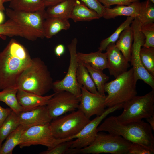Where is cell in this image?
Masks as SVG:
<instances>
[{
  "instance_id": "6da1fadb",
  "label": "cell",
  "mask_w": 154,
  "mask_h": 154,
  "mask_svg": "<svg viewBox=\"0 0 154 154\" xmlns=\"http://www.w3.org/2000/svg\"><path fill=\"white\" fill-rule=\"evenodd\" d=\"M32 59L26 48L11 39L0 53V90L17 86L19 76Z\"/></svg>"
},
{
  "instance_id": "7a4b0ae2",
  "label": "cell",
  "mask_w": 154,
  "mask_h": 154,
  "mask_svg": "<svg viewBox=\"0 0 154 154\" xmlns=\"http://www.w3.org/2000/svg\"><path fill=\"white\" fill-rule=\"evenodd\" d=\"M150 126L142 120L124 124L116 116L105 119L98 127V132H107L121 136L132 143H138L154 151V137Z\"/></svg>"
},
{
  "instance_id": "3957f363",
  "label": "cell",
  "mask_w": 154,
  "mask_h": 154,
  "mask_svg": "<svg viewBox=\"0 0 154 154\" xmlns=\"http://www.w3.org/2000/svg\"><path fill=\"white\" fill-rule=\"evenodd\" d=\"M53 79L47 66L39 58H32L30 64L17 81L18 89L44 96L52 89Z\"/></svg>"
},
{
  "instance_id": "277c9868",
  "label": "cell",
  "mask_w": 154,
  "mask_h": 154,
  "mask_svg": "<svg viewBox=\"0 0 154 154\" xmlns=\"http://www.w3.org/2000/svg\"><path fill=\"white\" fill-rule=\"evenodd\" d=\"M137 81L132 68L114 80L106 83L104 87L105 92L108 93L105 100L106 106L124 103L136 96Z\"/></svg>"
},
{
  "instance_id": "5b68a950",
  "label": "cell",
  "mask_w": 154,
  "mask_h": 154,
  "mask_svg": "<svg viewBox=\"0 0 154 154\" xmlns=\"http://www.w3.org/2000/svg\"><path fill=\"white\" fill-rule=\"evenodd\" d=\"M131 143L120 136L99 132L89 145L80 149H70L66 154H128Z\"/></svg>"
},
{
  "instance_id": "8992f818",
  "label": "cell",
  "mask_w": 154,
  "mask_h": 154,
  "mask_svg": "<svg viewBox=\"0 0 154 154\" xmlns=\"http://www.w3.org/2000/svg\"><path fill=\"white\" fill-rule=\"evenodd\" d=\"M154 90L142 96H136L123 105L122 112L116 116L120 122L126 124L149 118L154 114Z\"/></svg>"
},
{
  "instance_id": "52a82bcc",
  "label": "cell",
  "mask_w": 154,
  "mask_h": 154,
  "mask_svg": "<svg viewBox=\"0 0 154 154\" xmlns=\"http://www.w3.org/2000/svg\"><path fill=\"white\" fill-rule=\"evenodd\" d=\"M90 120L78 109L52 119L50 126L56 139L67 141L72 140V137L77 134Z\"/></svg>"
},
{
  "instance_id": "ba28073f",
  "label": "cell",
  "mask_w": 154,
  "mask_h": 154,
  "mask_svg": "<svg viewBox=\"0 0 154 154\" xmlns=\"http://www.w3.org/2000/svg\"><path fill=\"white\" fill-rule=\"evenodd\" d=\"M7 16L23 29L25 38L31 41L45 37L43 23L46 18L45 9L33 12L15 11L9 8L6 9Z\"/></svg>"
},
{
  "instance_id": "9c48e42d",
  "label": "cell",
  "mask_w": 154,
  "mask_h": 154,
  "mask_svg": "<svg viewBox=\"0 0 154 154\" xmlns=\"http://www.w3.org/2000/svg\"><path fill=\"white\" fill-rule=\"evenodd\" d=\"M142 24L137 18H135L131 24L133 32V42L132 44L130 62L138 80H141L154 90V76L150 74L143 66L140 58V51L144 44L145 38L141 31Z\"/></svg>"
},
{
  "instance_id": "30bf717a",
  "label": "cell",
  "mask_w": 154,
  "mask_h": 154,
  "mask_svg": "<svg viewBox=\"0 0 154 154\" xmlns=\"http://www.w3.org/2000/svg\"><path fill=\"white\" fill-rule=\"evenodd\" d=\"M78 40L74 38L68 46L70 55L69 65L67 74L60 80L53 83L52 89L54 92L66 91L80 97L81 96V87L76 78V72L78 64L77 46Z\"/></svg>"
},
{
  "instance_id": "8fae6325",
  "label": "cell",
  "mask_w": 154,
  "mask_h": 154,
  "mask_svg": "<svg viewBox=\"0 0 154 154\" xmlns=\"http://www.w3.org/2000/svg\"><path fill=\"white\" fill-rule=\"evenodd\" d=\"M63 142V139H56L54 136L50 123H48L27 128L22 135L19 145L22 148L32 145H41L49 149Z\"/></svg>"
},
{
  "instance_id": "7c38bea8",
  "label": "cell",
  "mask_w": 154,
  "mask_h": 154,
  "mask_svg": "<svg viewBox=\"0 0 154 154\" xmlns=\"http://www.w3.org/2000/svg\"><path fill=\"white\" fill-rule=\"evenodd\" d=\"M123 104L108 107L100 116H96L88 123L76 135L72 137L70 149H80L90 144L95 139L98 132L97 128L102 121L109 114L123 108Z\"/></svg>"
},
{
  "instance_id": "4fadbf2b",
  "label": "cell",
  "mask_w": 154,
  "mask_h": 154,
  "mask_svg": "<svg viewBox=\"0 0 154 154\" xmlns=\"http://www.w3.org/2000/svg\"><path fill=\"white\" fill-rule=\"evenodd\" d=\"M80 98L66 91L54 92L46 105L52 119L78 109Z\"/></svg>"
},
{
  "instance_id": "5bb4252c",
  "label": "cell",
  "mask_w": 154,
  "mask_h": 154,
  "mask_svg": "<svg viewBox=\"0 0 154 154\" xmlns=\"http://www.w3.org/2000/svg\"><path fill=\"white\" fill-rule=\"evenodd\" d=\"M81 94L78 108L88 118L93 116L101 115L105 110L106 95L91 92L84 87H81Z\"/></svg>"
},
{
  "instance_id": "9a60e30c",
  "label": "cell",
  "mask_w": 154,
  "mask_h": 154,
  "mask_svg": "<svg viewBox=\"0 0 154 154\" xmlns=\"http://www.w3.org/2000/svg\"><path fill=\"white\" fill-rule=\"evenodd\" d=\"M106 50L107 68L111 75L116 78L128 70L130 66L129 62L116 47L115 43L109 44Z\"/></svg>"
},
{
  "instance_id": "2e32d148",
  "label": "cell",
  "mask_w": 154,
  "mask_h": 154,
  "mask_svg": "<svg viewBox=\"0 0 154 154\" xmlns=\"http://www.w3.org/2000/svg\"><path fill=\"white\" fill-rule=\"evenodd\" d=\"M18 115L20 125L28 128L50 123L52 120L46 105L39 106L23 111Z\"/></svg>"
},
{
  "instance_id": "e0dca14e",
  "label": "cell",
  "mask_w": 154,
  "mask_h": 154,
  "mask_svg": "<svg viewBox=\"0 0 154 154\" xmlns=\"http://www.w3.org/2000/svg\"><path fill=\"white\" fill-rule=\"evenodd\" d=\"M54 94L53 93L45 96H41L18 89L17 97L23 111H26L39 106L46 105Z\"/></svg>"
},
{
  "instance_id": "ac0fdd59",
  "label": "cell",
  "mask_w": 154,
  "mask_h": 154,
  "mask_svg": "<svg viewBox=\"0 0 154 154\" xmlns=\"http://www.w3.org/2000/svg\"><path fill=\"white\" fill-rule=\"evenodd\" d=\"M141 3L139 0L128 5H117L112 8L105 7L102 17L107 19L119 16L137 18L139 15Z\"/></svg>"
},
{
  "instance_id": "d6986e66",
  "label": "cell",
  "mask_w": 154,
  "mask_h": 154,
  "mask_svg": "<svg viewBox=\"0 0 154 154\" xmlns=\"http://www.w3.org/2000/svg\"><path fill=\"white\" fill-rule=\"evenodd\" d=\"M70 27L68 19L54 17L46 18L44 20L43 28L45 37L49 39L62 30H67Z\"/></svg>"
},
{
  "instance_id": "ffe728a7",
  "label": "cell",
  "mask_w": 154,
  "mask_h": 154,
  "mask_svg": "<svg viewBox=\"0 0 154 154\" xmlns=\"http://www.w3.org/2000/svg\"><path fill=\"white\" fill-rule=\"evenodd\" d=\"M100 18L96 12L79 0H76L69 16V18L75 22L89 21Z\"/></svg>"
},
{
  "instance_id": "44dd1931",
  "label": "cell",
  "mask_w": 154,
  "mask_h": 154,
  "mask_svg": "<svg viewBox=\"0 0 154 154\" xmlns=\"http://www.w3.org/2000/svg\"><path fill=\"white\" fill-rule=\"evenodd\" d=\"M79 60L83 63L89 64L93 68L103 71L107 68V59L106 53L99 50L89 53L77 52Z\"/></svg>"
},
{
  "instance_id": "7402d4cb",
  "label": "cell",
  "mask_w": 154,
  "mask_h": 154,
  "mask_svg": "<svg viewBox=\"0 0 154 154\" xmlns=\"http://www.w3.org/2000/svg\"><path fill=\"white\" fill-rule=\"evenodd\" d=\"M133 40V31L131 26L130 25L121 32L115 44L116 47L129 62L130 61Z\"/></svg>"
},
{
  "instance_id": "603a6c76",
  "label": "cell",
  "mask_w": 154,
  "mask_h": 154,
  "mask_svg": "<svg viewBox=\"0 0 154 154\" xmlns=\"http://www.w3.org/2000/svg\"><path fill=\"white\" fill-rule=\"evenodd\" d=\"M42 0H12L9 8L17 11L33 12L45 9Z\"/></svg>"
},
{
  "instance_id": "cb8c5ba5",
  "label": "cell",
  "mask_w": 154,
  "mask_h": 154,
  "mask_svg": "<svg viewBox=\"0 0 154 154\" xmlns=\"http://www.w3.org/2000/svg\"><path fill=\"white\" fill-rule=\"evenodd\" d=\"M76 0H65L46 10V18L54 17L68 19Z\"/></svg>"
},
{
  "instance_id": "d4e9b609",
  "label": "cell",
  "mask_w": 154,
  "mask_h": 154,
  "mask_svg": "<svg viewBox=\"0 0 154 154\" xmlns=\"http://www.w3.org/2000/svg\"><path fill=\"white\" fill-rule=\"evenodd\" d=\"M28 128L20 125L6 137V141L2 145L0 149V154H11L14 149L19 145L25 131Z\"/></svg>"
},
{
  "instance_id": "484cf974",
  "label": "cell",
  "mask_w": 154,
  "mask_h": 154,
  "mask_svg": "<svg viewBox=\"0 0 154 154\" xmlns=\"http://www.w3.org/2000/svg\"><path fill=\"white\" fill-rule=\"evenodd\" d=\"M18 90L17 87L15 86L4 89L0 92V101L6 104L17 114L23 111L17 99V94Z\"/></svg>"
},
{
  "instance_id": "4316f807",
  "label": "cell",
  "mask_w": 154,
  "mask_h": 154,
  "mask_svg": "<svg viewBox=\"0 0 154 154\" xmlns=\"http://www.w3.org/2000/svg\"><path fill=\"white\" fill-rule=\"evenodd\" d=\"M77 82L81 87H84L91 93L99 94L87 69L81 62L78 60L76 72Z\"/></svg>"
},
{
  "instance_id": "83f0119b",
  "label": "cell",
  "mask_w": 154,
  "mask_h": 154,
  "mask_svg": "<svg viewBox=\"0 0 154 154\" xmlns=\"http://www.w3.org/2000/svg\"><path fill=\"white\" fill-rule=\"evenodd\" d=\"M20 125L18 115L12 110L0 126V148L3 141Z\"/></svg>"
},
{
  "instance_id": "f1b7e54d",
  "label": "cell",
  "mask_w": 154,
  "mask_h": 154,
  "mask_svg": "<svg viewBox=\"0 0 154 154\" xmlns=\"http://www.w3.org/2000/svg\"><path fill=\"white\" fill-rule=\"evenodd\" d=\"M83 63L87 69L98 92L102 95H105L104 87L109 77L104 73L103 71L94 69L88 64Z\"/></svg>"
},
{
  "instance_id": "f546056e",
  "label": "cell",
  "mask_w": 154,
  "mask_h": 154,
  "mask_svg": "<svg viewBox=\"0 0 154 154\" xmlns=\"http://www.w3.org/2000/svg\"><path fill=\"white\" fill-rule=\"evenodd\" d=\"M134 18L127 17L111 35L106 38L102 40L98 48V50L102 52L106 50L107 46L110 44L115 43L118 39L121 32L127 27L130 26Z\"/></svg>"
},
{
  "instance_id": "4dcf8cb0",
  "label": "cell",
  "mask_w": 154,
  "mask_h": 154,
  "mask_svg": "<svg viewBox=\"0 0 154 154\" xmlns=\"http://www.w3.org/2000/svg\"><path fill=\"white\" fill-rule=\"evenodd\" d=\"M139 55L143 67L150 74L154 76V47L142 46Z\"/></svg>"
},
{
  "instance_id": "1f68e13d",
  "label": "cell",
  "mask_w": 154,
  "mask_h": 154,
  "mask_svg": "<svg viewBox=\"0 0 154 154\" xmlns=\"http://www.w3.org/2000/svg\"><path fill=\"white\" fill-rule=\"evenodd\" d=\"M0 35L18 36L25 38V33L23 28L10 19L0 25Z\"/></svg>"
},
{
  "instance_id": "d6a6232c",
  "label": "cell",
  "mask_w": 154,
  "mask_h": 154,
  "mask_svg": "<svg viewBox=\"0 0 154 154\" xmlns=\"http://www.w3.org/2000/svg\"><path fill=\"white\" fill-rule=\"evenodd\" d=\"M137 18L142 25L153 23V3L149 0L141 3L139 15Z\"/></svg>"
},
{
  "instance_id": "836d02e7",
  "label": "cell",
  "mask_w": 154,
  "mask_h": 154,
  "mask_svg": "<svg viewBox=\"0 0 154 154\" xmlns=\"http://www.w3.org/2000/svg\"><path fill=\"white\" fill-rule=\"evenodd\" d=\"M141 31L145 38L143 46L154 47V23L142 25Z\"/></svg>"
},
{
  "instance_id": "e575fe53",
  "label": "cell",
  "mask_w": 154,
  "mask_h": 154,
  "mask_svg": "<svg viewBox=\"0 0 154 154\" xmlns=\"http://www.w3.org/2000/svg\"><path fill=\"white\" fill-rule=\"evenodd\" d=\"M72 140L60 143L54 147L41 152L40 154H64L70 148Z\"/></svg>"
},
{
  "instance_id": "d590c367",
  "label": "cell",
  "mask_w": 154,
  "mask_h": 154,
  "mask_svg": "<svg viewBox=\"0 0 154 154\" xmlns=\"http://www.w3.org/2000/svg\"><path fill=\"white\" fill-rule=\"evenodd\" d=\"M88 8L96 12L101 17L104 14L105 7L98 0H79Z\"/></svg>"
},
{
  "instance_id": "8d00e7d4",
  "label": "cell",
  "mask_w": 154,
  "mask_h": 154,
  "mask_svg": "<svg viewBox=\"0 0 154 154\" xmlns=\"http://www.w3.org/2000/svg\"><path fill=\"white\" fill-rule=\"evenodd\" d=\"M154 151L140 144L131 143L128 154H153Z\"/></svg>"
},
{
  "instance_id": "74e56055",
  "label": "cell",
  "mask_w": 154,
  "mask_h": 154,
  "mask_svg": "<svg viewBox=\"0 0 154 154\" xmlns=\"http://www.w3.org/2000/svg\"><path fill=\"white\" fill-rule=\"evenodd\" d=\"M106 8L113 5H128L139 0H98Z\"/></svg>"
},
{
  "instance_id": "f35d334b",
  "label": "cell",
  "mask_w": 154,
  "mask_h": 154,
  "mask_svg": "<svg viewBox=\"0 0 154 154\" xmlns=\"http://www.w3.org/2000/svg\"><path fill=\"white\" fill-rule=\"evenodd\" d=\"M12 111L11 108H5L0 106V126Z\"/></svg>"
},
{
  "instance_id": "ab89813d",
  "label": "cell",
  "mask_w": 154,
  "mask_h": 154,
  "mask_svg": "<svg viewBox=\"0 0 154 154\" xmlns=\"http://www.w3.org/2000/svg\"><path fill=\"white\" fill-rule=\"evenodd\" d=\"M65 50L64 46L62 44H60L56 46L54 52L56 55L57 57H60L64 54Z\"/></svg>"
},
{
  "instance_id": "60d3db41",
  "label": "cell",
  "mask_w": 154,
  "mask_h": 154,
  "mask_svg": "<svg viewBox=\"0 0 154 154\" xmlns=\"http://www.w3.org/2000/svg\"><path fill=\"white\" fill-rule=\"evenodd\" d=\"M46 7L57 4L65 0H42Z\"/></svg>"
},
{
  "instance_id": "b9f144b4",
  "label": "cell",
  "mask_w": 154,
  "mask_h": 154,
  "mask_svg": "<svg viewBox=\"0 0 154 154\" xmlns=\"http://www.w3.org/2000/svg\"><path fill=\"white\" fill-rule=\"evenodd\" d=\"M153 130H154V114L146 119Z\"/></svg>"
},
{
  "instance_id": "7bdbcfd3",
  "label": "cell",
  "mask_w": 154,
  "mask_h": 154,
  "mask_svg": "<svg viewBox=\"0 0 154 154\" xmlns=\"http://www.w3.org/2000/svg\"><path fill=\"white\" fill-rule=\"evenodd\" d=\"M4 15L3 11L0 10V25L3 23L4 20Z\"/></svg>"
},
{
  "instance_id": "ee69618b",
  "label": "cell",
  "mask_w": 154,
  "mask_h": 154,
  "mask_svg": "<svg viewBox=\"0 0 154 154\" xmlns=\"http://www.w3.org/2000/svg\"><path fill=\"white\" fill-rule=\"evenodd\" d=\"M5 10V8L3 5V3L2 0H0V10L3 11Z\"/></svg>"
},
{
  "instance_id": "f6af8a7d",
  "label": "cell",
  "mask_w": 154,
  "mask_h": 154,
  "mask_svg": "<svg viewBox=\"0 0 154 154\" xmlns=\"http://www.w3.org/2000/svg\"><path fill=\"white\" fill-rule=\"evenodd\" d=\"M12 0H2L3 2L4 3L5 2H10Z\"/></svg>"
},
{
  "instance_id": "bcb514c9",
  "label": "cell",
  "mask_w": 154,
  "mask_h": 154,
  "mask_svg": "<svg viewBox=\"0 0 154 154\" xmlns=\"http://www.w3.org/2000/svg\"><path fill=\"white\" fill-rule=\"evenodd\" d=\"M152 3H154V0H149Z\"/></svg>"
},
{
  "instance_id": "7dc6e473",
  "label": "cell",
  "mask_w": 154,
  "mask_h": 154,
  "mask_svg": "<svg viewBox=\"0 0 154 154\" xmlns=\"http://www.w3.org/2000/svg\"></svg>"
}]
</instances>
